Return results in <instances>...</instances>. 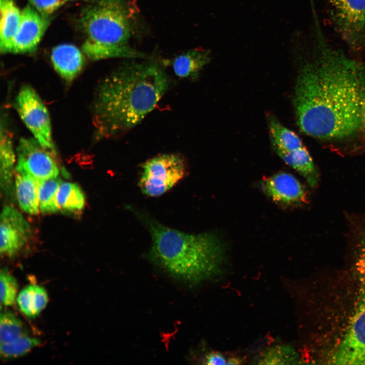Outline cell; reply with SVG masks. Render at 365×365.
<instances>
[{"instance_id": "cell-11", "label": "cell", "mask_w": 365, "mask_h": 365, "mask_svg": "<svg viewBox=\"0 0 365 365\" xmlns=\"http://www.w3.org/2000/svg\"><path fill=\"white\" fill-rule=\"evenodd\" d=\"M50 21L42 15L29 4L21 11L19 27L14 40L12 53L34 52Z\"/></svg>"}, {"instance_id": "cell-2", "label": "cell", "mask_w": 365, "mask_h": 365, "mask_svg": "<svg viewBox=\"0 0 365 365\" xmlns=\"http://www.w3.org/2000/svg\"><path fill=\"white\" fill-rule=\"evenodd\" d=\"M169 77L152 62L123 63L97 86L93 124L97 138L124 134L137 125L168 90Z\"/></svg>"}, {"instance_id": "cell-19", "label": "cell", "mask_w": 365, "mask_h": 365, "mask_svg": "<svg viewBox=\"0 0 365 365\" xmlns=\"http://www.w3.org/2000/svg\"><path fill=\"white\" fill-rule=\"evenodd\" d=\"M17 303L20 311L29 318H35L46 307L48 296L42 286L30 284L18 294Z\"/></svg>"}, {"instance_id": "cell-14", "label": "cell", "mask_w": 365, "mask_h": 365, "mask_svg": "<svg viewBox=\"0 0 365 365\" xmlns=\"http://www.w3.org/2000/svg\"><path fill=\"white\" fill-rule=\"evenodd\" d=\"M0 51L12 53L20 20L21 11L13 0H0Z\"/></svg>"}, {"instance_id": "cell-9", "label": "cell", "mask_w": 365, "mask_h": 365, "mask_svg": "<svg viewBox=\"0 0 365 365\" xmlns=\"http://www.w3.org/2000/svg\"><path fill=\"white\" fill-rule=\"evenodd\" d=\"M16 152V170L28 173L38 180L58 176L57 154L42 147L34 138H21Z\"/></svg>"}, {"instance_id": "cell-21", "label": "cell", "mask_w": 365, "mask_h": 365, "mask_svg": "<svg viewBox=\"0 0 365 365\" xmlns=\"http://www.w3.org/2000/svg\"><path fill=\"white\" fill-rule=\"evenodd\" d=\"M56 201L59 209L74 211L82 210L85 204L84 194L80 187L70 182H62L58 188Z\"/></svg>"}, {"instance_id": "cell-12", "label": "cell", "mask_w": 365, "mask_h": 365, "mask_svg": "<svg viewBox=\"0 0 365 365\" xmlns=\"http://www.w3.org/2000/svg\"><path fill=\"white\" fill-rule=\"evenodd\" d=\"M261 185L265 194L280 205L294 206L306 202L307 194L305 188L289 173L279 172L265 177Z\"/></svg>"}, {"instance_id": "cell-4", "label": "cell", "mask_w": 365, "mask_h": 365, "mask_svg": "<svg viewBox=\"0 0 365 365\" xmlns=\"http://www.w3.org/2000/svg\"><path fill=\"white\" fill-rule=\"evenodd\" d=\"M134 9L126 0H98L81 13L79 25L85 36L82 51L90 59H143L148 56L131 47Z\"/></svg>"}, {"instance_id": "cell-3", "label": "cell", "mask_w": 365, "mask_h": 365, "mask_svg": "<svg viewBox=\"0 0 365 365\" xmlns=\"http://www.w3.org/2000/svg\"><path fill=\"white\" fill-rule=\"evenodd\" d=\"M140 215L152 238L151 257L171 276L196 283L215 272L223 253L217 236L210 233H186Z\"/></svg>"}, {"instance_id": "cell-7", "label": "cell", "mask_w": 365, "mask_h": 365, "mask_svg": "<svg viewBox=\"0 0 365 365\" xmlns=\"http://www.w3.org/2000/svg\"><path fill=\"white\" fill-rule=\"evenodd\" d=\"M336 27L345 42L358 49L365 42V0H329Z\"/></svg>"}, {"instance_id": "cell-30", "label": "cell", "mask_w": 365, "mask_h": 365, "mask_svg": "<svg viewBox=\"0 0 365 365\" xmlns=\"http://www.w3.org/2000/svg\"><path fill=\"white\" fill-rule=\"evenodd\" d=\"M65 1H66V2L68 1H82L89 2V3H93L96 1H97L98 0H65Z\"/></svg>"}, {"instance_id": "cell-6", "label": "cell", "mask_w": 365, "mask_h": 365, "mask_svg": "<svg viewBox=\"0 0 365 365\" xmlns=\"http://www.w3.org/2000/svg\"><path fill=\"white\" fill-rule=\"evenodd\" d=\"M20 118L40 144L55 153L50 115L35 90L24 85L20 89L14 102Z\"/></svg>"}, {"instance_id": "cell-16", "label": "cell", "mask_w": 365, "mask_h": 365, "mask_svg": "<svg viewBox=\"0 0 365 365\" xmlns=\"http://www.w3.org/2000/svg\"><path fill=\"white\" fill-rule=\"evenodd\" d=\"M16 164L15 153L12 136L8 129L1 124L0 137V178L2 190L4 193L11 192L13 175Z\"/></svg>"}, {"instance_id": "cell-23", "label": "cell", "mask_w": 365, "mask_h": 365, "mask_svg": "<svg viewBox=\"0 0 365 365\" xmlns=\"http://www.w3.org/2000/svg\"><path fill=\"white\" fill-rule=\"evenodd\" d=\"M40 340L26 334L8 343L0 344V354L4 359H13L24 355L39 345Z\"/></svg>"}, {"instance_id": "cell-18", "label": "cell", "mask_w": 365, "mask_h": 365, "mask_svg": "<svg viewBox=\"0 0 365 365\" xmlns=\"http://www.w3.org/2000/svg\"><path fill=\"white\" fill-rule=\"evenodd\" d=\"M277 154L288 165L299 172L311 187L318 180V172L313 160L305 146L292 152L276 151Z\"/></svg>"}, {"instance_id": "cell-20", "label": "cell", "mask_w": 365, "mask_h": 365, "mask_svg": "<svg viewBox=\"0 0 365 365\" xmlns=\"http://www.w3.org/2000/svg\"><path fill=\"white\" fill-rule=\"evenodd\" d=\"M268 126L275 151L289 152L304 146L300 137L281 124L273 115L268 116Z\"/></svg>"}, {"instance_id": "cell-5", "label": "cell", "mask_w": 365, "mask_h": 365, "mask_svg": "<svg viewBox=\"0 0 365 365\" xmlns=\"http://www.w3.org/2000/svg\"><path fill=\"white\" fill-rule=\"evenodd\" d=\"M138 186L150 197L161 196L171 189L187 174V165L181 156L175 154L160 155L142 165Z\"/></svg>"}, {"instance_id": "cell-13", "label": "cell", "mask_w": 365, "mask_h": 365, "mask_svg": "<svg viewBox=\"0 0 365 365\" xmlns=\"http://www.w3.org/2000/svg\"><path fill=\"white\" fill-rule=\"evenodd\" d=\"M84 55L76 46L63 44L53 48L51 59L57 74L66 82L70 83L83 69L85 64Z\"/></svg>"}, {"instance_id": "cell-25", "label": "cell", "mask_w": 365, "mask_h": 365, "mask_svg": "<svg viewBox=\"0 0 365 365\" xmlns=\"http://www.w3.org/2000/svg\"><path fill=\"white\" fill-rule=\"evenodd\" d=\"M18 289L16 279L7 269H3L0 273V301L1 306L9 307L15 302Z\"/></svg>"}, {"instance_id": "cell-29", "label": "cell", "mask_w": 365, "mask_h": 365, "mask_svg": "<svg viewBox=\"0 0 365 365\" xmlns=\"http://www.w3.org/2000/svg\"><path fill=\"white\" fill-rule=\"evenodd\" d=\"M204 363L207 364H225L226 360L223 355L219 353H210L207 355L204 360Z\"/></svg>"}, {"instance_id": "cell-28", "label": "cell", "mask_w": 365, "mask_h": 365, "mask_svg": "<svg viewBox=\"0 0 365 365\" xmlns=\"http://www.w3.org/2000/svg\"><path fill=\"white\" fill-rule=\"evenodd\" d=\"M356 268L360 284V290L365 291V237L362 239L359 249Z\"/></svg>"}, {"instance_id": "cell-15", "label": "cell", "mask_w": 365, "mask_h": 365, "mask_svg": "<svg viewBox=\"0 0 365 365\" xmlns=\"http://www.w3.org/2000/svg\"><path fill=\"white\" fill-rule=\"evenodd\" d=\"M14 187L16 198L21 209L30 214L40 212L38 181L31 174L16 170Z\"/></svg>"}, {"instance_id": "cell-8", "label": "cell", "mask_w": 365, "mask_h": 365, "mask_svg": "<svg viewBox=\"0 0 365 365\" xmlns=\"http://www.w3.org/2000/svg\"><path fill=\"white\" fill-rule=\"evenodd\" d=\"M331 361L337 364H365L364 290H360L350 325Z\"/></svg>"}, {"instance_id": "cell-10", "label": "cell", "mask_w": 365, "mask_h": 365, "mask_svg": "<svg viewBox=\"0 0 365 365\" xmlns=\"http://www.w3.org/2000/svg\"><path fill=\"white\" fill-rule=\"evenodd\" d=\"M31 233L29 225L14 208L5 206L0 217V252L7 257L15 256L25 245Z\"/></svg>"}, {"instance_id": "cell-27", "label": "cell", "mask_w": 365, "mask_h": 365, "mask_svg": "<svg viewBox=\"0 0 365 365\" xmlns=\"http://www.w3.org/2000/svg\"><path fill=\"white\" fill-rule=\"evenodd\" d=\"M65 0H29V4L40 14L50 17L66 3Z\"/></svg>"}, {"instance_id": "cell-24", "label": "cell", "mask_w": 365, "mask_h": 365, "mask_svg": "<svg viewBox=\"0 0 365 365\" xmlns=\"http://www.w3.org/2000/svg\"><path fill=\"white\" fill-rule=\"evenodd\" d=\"M20 319L10 311L2 312L0 315V344L11 342L25 334Z\"/></svg>"}, {"instance_id": "cell-17", "label": "cell", "mask_w": 365, "mask_h": 365, "mask_svg": "<svg viewBox=\"0 0 365 365\" xmlns=\"http://www.w3.org/2000/svg\"><path fill=\"white\" fill-rule=\"evenodd\" d=\"M209 53L205 50L194 49L184 53L173 61L175 74L181 78L194 80L210 60Z\"/></svg>"}, {"instance_id": "cell-22", "label": "cell", "mask_w": 365, "mask_h": 365, "mask_svg": "<svg viewBox=\"0 0 365 365\" xmlns=\"http://www.w3.org/2000/svg\"><path fill=\"white\" fill-rule=\"evenodd\" d=\"M38 181V196L40 211L44 213L58 211L56 197L58 188L62 182L56 177Z\"/></svg>"}, {"instance_id": "cell-26", "label": "cell", "mask_w": 365, "mask_h": 365, "mask_svg": "<svg viewBox=\"0 0 365 365\" xmlns=\"http://www.w3.org/2000/svg\"><path fill=\"white\" fill-rule=\"evenodd\" d=\"M297 359L296 353L287 346H278L265 352L259 361L265 364H282L292 363Z\"/></svg>"}, {"instance_id": "cell-1", "label": "cell", "mask_w": 365, "mask_h": 365, "mask_svg": "<svg viewBox=\"0 0 365 365\" xmlns=\"http://www.w3.org/2000/svg\"><path fill=\"white\" fill-rule=\"evenodd\" d=\"M316 52L298 73L293 104L300 129L328 142L365 132V65L330 46L317 31Z\"/></svg>"}]
</instances>
